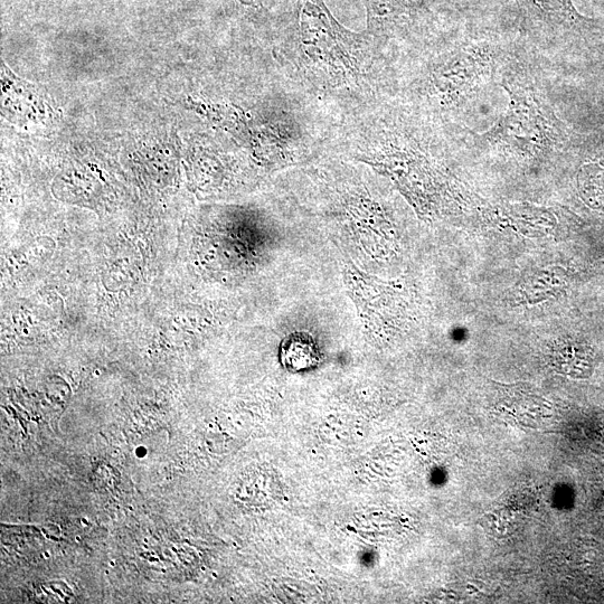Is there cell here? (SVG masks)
<instances>
[{
    "label": "cell",
    "mask_w": 604,
    "mask_h": 604,
    "mask_svg": "<svg viewBox=\"0 0 604 604\" xmlns=\"http://www.w3.org/2000/svg\"><path fill=\"white\" fill-rule=\"evenodd\" d=\"M372 30L382 31L407 17L418 0H366Z\"/></svg>",
    "instance_id": "obj_2"
},
{
    "label": "cell",
    "mask_w": 604,
    "mask_h": 604,
    "mask_svg": "<svg viewBox=\"0 0 604 604\" xmlns=\"http://www.w3.org/2000/svg\"><path fill=\"white\" fill-rule=\"evenodd\" d=\"M526 2L527 7L545 22L577 25L585 21L573 6L572 0H526Z\"/></svg>",
    "instance_id": "obj_3"
},
{
    "label": "cell",
    "mask_w": 604,
    "mask_h": 604,
    "mask_svg": "<svg viewBox=\"0 0 604 604\" xmlns=\"http://www.w3.org/2000/svg\"><path fill=\"white\" fill-rule=\"evenodd\" d=\"M299 43L292 74L318 100L343 102V113L366 105L375 50L365 37L344 30L322 0H299Z\"/></svg>",
    "instance_id": "obj_1"
}]
</instances>
